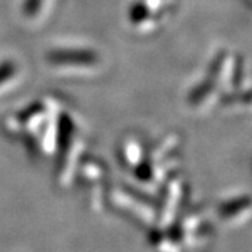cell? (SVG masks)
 Masks as SVG:
<instances>
[{
	"mask_svg": "<svg viewBox=\"0 0 252 252\" xmlns=\"http://www.w3.org/2000/svg\"><path fill=\"white\" fill-rule=\"evenodd\" d=\"M55 63H94L95 56L87 51H58L49 55Z\"/></svg>",
	"mask_w": 252,
	"mask_h": 252,
	"instance_id": "1",
	"label": "cell"
},
{
	"mask_svg": "<svg viewBox=\"0 0 252 252\" xmlns=\"http://www.w3.org/2000/svg\"><path fill=\"white\" fill-rule=\"evenodd\" d=\"M41 1H42V0H26L24 13H26L27 16H30V17L36 14V10L41 6Z\"/></svg>",
	"mask_w": 252,
	"mask_h": 252,
	"instance_id": "2",
	"label": "cell"
},
{
	"mask_svg": "<svg viewBox=\"0 0 252 252\" xmlns=\"http://www.w3.org/2000/svg\"><path fill=\"white\" fill-rule=\"evenodd\" d=\"M11 73H13V66H9V64L0 66V77H3L4 74H6V76H10Z\"/></svg>",
	"mask_w": 252,
	"mask_h": 252,
	"instance_id": "3",
	"label": "cell"
}]
</instances>
